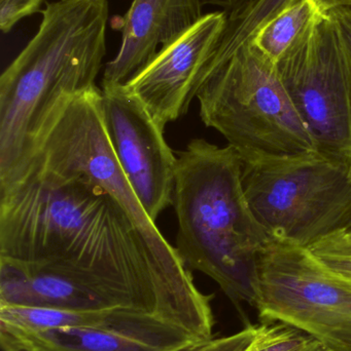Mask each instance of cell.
<instances>
[{"mask_svg":"<svg viewBox=\"0 0 351 351\" xmlns=\"http://www.w3.org/2000/svg\"><path fill=\"white\" fill-rule=\"evenodd\" d=\"M45 0H0V29L8 33L23 19L41 12Z\"/></svg>","mask_w":351,"mask_h":351,"instance_id":"18","label":"cell"},{"mask_svg":"<svg viewBox=\"0 0 351 351\" xmlns=\"http://www.w3.org/2000/svg\"><path fill=\"white\" fill-rule=\"evenodd\" d=\"M257 309L263 322L297 328L331 351H351V278L308 249L270 239L260 258Z\"/></svg>","mask_w":351,"mask_h":351,"instance_id":"6","label":"cell"},{"mask_svg":"<svg viewBox=\"0 0 351 351\" xmlns=\"http://www.w3.org/2000/svg\"><path fill=\"white\" fill-rule=\"evenodd\" d=\"M278 74L317 149L351 160V82L330 14L276 63Z\"/></svg>","mask_w":351,"mask_h":351,"instance_id":"7","label":"cell"},{"mask_svg":"<svg viewBox=\"0 0 351 351\" xmlns=\"http://www.w3.org/2000/svg\"><path fill=\"white\" fill-rule=\"evenodd\" d=\"M348 230L350 231V232L351 233V228L348 229Z\"/></svg>","mask_w":351,"mask_h":351,"instance_id":"22","label":"cell"},{"mask_svg":"<svg viewBox=\"0 0 351 351\" xmlns=\"http://www.w3.org/2000/svg\"><path fill=\"white\" fill-rule=\"evenodd\" d=\"M328 10L336 8V6L348 5L351 4V0H321Z\"/></svg>","mask_w":351,"mask_h":351,"instance_id":"21","label":"cell"},{"mask_svg":"<svg viewBox=\"0 0 351 351\" xmlns=\"http://www.w3.org/2000/svg\"><path fill=\"white\" fill-rule=\"evenodd\" d=\"M193 342L198 340L185 330L148 315L100 327L0 329L3 351H175Z\"/></svg>","mask_w":351,"mask_h":351,"instance_id":"10","label":"cell"},{"mask_svg":"<svg viewBox=\"0 0 351 351\" xmlns=\"http://www.w3.org/2000/svg\"><path fill=\"white\" fill-rule=\"evenodd\" d=\"M0 257L36 266V306L144 313L198 341L214 337L210 297L167 274L119 202L82 176L0 179Z\"/></svg>","mask_w":351,"mask_h":351,"instance_id":"1","label":"cell"},{"mask_svg":"<svg viewBox=\"0 0 351 351\" xmlns=\"http://www.w3.org/2000/svg\"><path fill=\"white\" fill-rule=\"evenodd\" d=\"M0 77V178L26 154L58 99L96 88L106 55L109 0H59Z\"/></svg>","mask_w":351,"mask_h":351,"instance_id":"3","label":"cell"},{"mask_svg":"<svg viewBox=\"0 0 351 351\" xmlns=\"http://www.w3.org/2000/svg\"><path fill=\"white\" fill-rule=\"evenodd\" d=\"M177 156V253L190 271L210 276L237 306L257 308L260 258L271 237L245 195L242 160L230 146L205 139L191 140Z\"/></svg>","mask_w":351,"mask_h":351,"instance_id":"2","label":"cell"},{"mask_svg":"<svg viewBox=\"0 0 351 351\" xmlns=\"http://www.w3.org/2000/svg\"><path fill=\"white\" fill-rule=\"evenodd\" d=\"M309 252L332 271L351 278V233L342 230L309 247Z\"/></svg>","mask_w":351,"mask_h":351,"instance_id":"16","label":"cell"},{"mask_svg":"<svg viewBox=\"0 0 351 351\" xmlns=\"http://www.w3.org/2000/svg\"><path fill=\"white\" fill-rule=\"evenodd\" d=\"M196 99L204 125L218 132L245 164L317 150L276 64L249 41L212 57Z\"/></svg>","mask_w":351,"mask_h":351,"instance_id":"4","label":"cell"},{"mask_svg":"<svg viewBox=\"0 0 351 351\" xmlns=\"http://www.w3.org/2000/svg\"><path fill=\"white\" fill-rule=\"evenodd\" d=\"M226 25L223 10L203 14L125 84L163 128L187 114L197 98Z\"/></svg>","mask_w":351,"mask_h":351,"instance_id":"9","label":"cell"},{"mask_svg":"<svg viewBox=\"0 0 351 351\" xmlns=\"http://www.w3.org/2000/svg\"><path fill=\"white\" fill-rule=\"evenodd\" d=\"M260 0H202L203 5L220 8L226 12L227 20L236 21L247 14Z\"/></svg>","mask_w":351,"mask_h":351,"instance_id":"20","label":"cell"},{"mask_svg":"<svg viewBox=\"0 0 351 351\" xmlns=\"http://www.w3.org/2000/svg\"><path fill=\"white\" fill-rule=\"evenodd\" d=\"M242 181L271 239L309 249L351 227V160L315 150L243 162Z\"/></svg>","mask_w":351,"mask_h":351,"instance_id":"5","label":"cell"},{"mask_svg":"<svg viewBox=\"0 0 351 351\" xmlns=\"http://www.w3.org/2000/svg\"><path fill=\"white\" fill-rule=\"evenodd\" d=\"M144 313L131 311H78L47 307L0 306V329L43 331L61 328H87L125 323Z\"/></svg>","mask_w":351,"mask_h":351,"instance_id":"13","label":"cell"},{"mask_svg":"<svg viewBox=\"0 0 351 351\" xmlns=\"http://www.w3.org/2000/svg\"><path fill=\"white\" fill-rule=\"evenodd\" d=\"M258 331L259 326H249L233 335L193 342L175 351H245L257 337Z\"/></svg>","mask_w":351,"mask_h":351,"instance_id":"17","label":"cell"},{"mask_svg":"<svg viewBox=\"0 0 351 351\" xmlns=\"http://www.w3.org/2000/svg\"><path fill=\"white\" fill-rule=\"evenodd\" d=\"M328 14L329 10L321 0H294L259 27L247 41L276 64Z\"/></svg>","mask_w":351,"mask_h":351,"instance_id":"12","label":"cell"},{"mask_svg":"<svg viewBox=\"0 0 351 351\" xmlns=\"http://www.w3.org/2000/svg\"><path fill=\"white\" fill-rule=\"evenodd\" d=\"M101 117L113 154L154 222L172 206L177 156L163 128L125 84L101 86Z\"/></svg>","mask_w":351,"mask_h":351,"instance_id":"8","label":"cell"},{"mask_svg":"<svg viewBox=\"0 0 351 351\" xmlns=\"http://www.w3.org/2000/svg\"><path fill=\"white\" fill-rule=\"evenodd\" d=\"M293 1L294 0H260L242 18L236 21L227 20L226 28L216 53H229L247 43L259 27Z\"/></svg>","mask_w":351,"mask_h":351,"instance_id":"15","label":"cell"},{"mask_svg":"<svg viewBox=\"0 0 351 351\" xmlns=\"http://www.w3.org/2000/svg\"><path fill=\"white\" fill-rule=\"evenodd\" d=\"M202 6V0H133L122 19L121 47L105 65L102 86L127 84L203 16Z\"/></svg>","mask_w":351,"mask_h":351,"instance_id":"11","label":"cell"},{"mask_svg":"<svg viewBox=\"0 0 351 351\" xmlns=\"http://www.w3.org/2000/svg\"><path fill=\"white\" fill-rule=\"evenodd\" d=\"M245 351H331L321 342L280 322H263L257 337Z\"/></svg>","mask_w":351,"mask_h":351,"instance_id":"14","label":"cell"},{"mask_svg":"<svg viewBox=\"0 0 351 351\" xmlns=\"http://www.w3.org/2000/svg\"><path fill=\"white\" fill-rule=\"evenodd\" d=\"M329 14L346 53L351 82V4L336 6L329 10Z\"/></svg>","mask_w":351,"mask_h":351,"instance_id":"19","label":"cell"}]
</instances>
